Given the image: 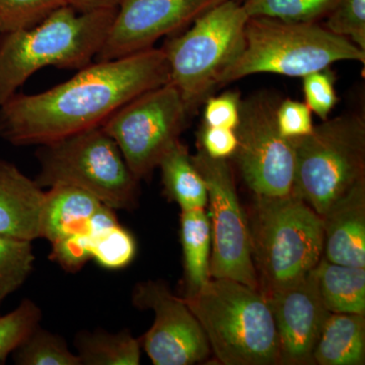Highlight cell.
<instances>
[{
	"mask_svg": "<svg viewBox=\"0 0 365 365\" xmlns=\"http://www.w3.org/2000/svg\"><path fill=\"white\" fill-rule=\"evenodd\" d=\"M248 222L264 295L302 279L323 257L322 216L294 192L276 198L256 197Z\"/></svg>",
	"mask_w": 365,
	"mask_h": 365,
	"instance_id": "5b68a950",
	"label": "cell"
},
{
	"mask_svg": "<svg viewBox=\"0 0 365 365\" xmlns=\"http://www.w3.org/2000/svg\"><path fill=\"white\" fill-rule=\"evenodd\" d=\"M165 195L181 210L204 208L208 203L207 188L202 175L192 160L188 148L177 140L158 163Z\"/></svg>",
	"mask_w": 365,
	"mask_h": 365,
	"instance_id": "d6986e66",
	"label": "cell"
},
{
	"mask_svg": "<svg viewBox=\"0 0 365 365\" xmlns=\"http://www.w3.org/2000/svg\"><path fill=\"white\" fill-rule=\"evenodd\" d=\"M306 104L323 121L337 105L339 98L335 90V76L330 69L312 72L302 78Z\"/></svg>",
	"mask_w": 365,
	"mask_h": 365,
	"instance_id": "f546056e",
	"label": "cell"
},
{
	"mask_svg": "<svg viewBox=\"0 0 365 365\" xmlns=\"http://www.w3.org/2000/svg\"><path fill=\"white\" fill-rule=\"evenodd\" d=\"M132 304L155 313L153 325L140 338L153 364L191 365L207 359L211 349L202 327L185 299L175 297L165 282H139Z\"/></svg>",
	"mask_w": 365,
	"mask_h": 365,
	"instance_id": "7c38bea8",
	"label": "cell"
},
{
	"mask_svg": "<svg viewBox=\"0 0 365 365\" xmlns=\"http://www.w3.org/2000/svg\"><path fill=\"white\" fill-rule=\"evenodd\" d=\"M45 191L14 163L0 160V235L32 242L39 239Z\"/></svg>",
	"mask_w": 365,
	"mask_h": 365,
	"instance_id": "2e32d148",
	"label": "cell"
},
{
	"mask_svg": "<svg viewBox=\"0 0 365 365\" xmlns=\"http://www.w3.org/2000/svg\"><path fill=\"white\" fill-rule=\"evenodd\" d=\"M292 141L294 193L319 215L365 177V122L359 115L327 119L309 135Z\"/></svg>",
	"mask_w": 365,
	"mask_h": 365,
	"instance_id": "52a82bcc",
	"label": "cell"
},
{
	"mask_svg": "<svg viewBox=\"0 0 365 365\" xmlns=\"http://www.w3.org/2000/svg\"><path fill=\"white\" fill-rule=\"evenodd\" d=\"M136 254L133 235L120 223L93 242V259L101 267L119 270L128 266Z\"/></svg>",
	"mask_w": 365,
	"mask_h": 365,
	"instance_id": "83f0119b",
	"label": "cell"
},
{
	"mask_svg": "<svg viewBox=\"0 0 365 365\" xmlns=\"http://www.w3.org/2000/svg\"><path fill=\"white\" fill-rule=\"evenodd\" d=\"M191 158L207 188L212 241L210 278L232 279L260 290L248 217L240 203L227 160L208 157L202 150Z\"/></svg>",
	"mask_w": 365,
	"mask_h": 365,
	"instance_id": "8fae6325",
	"label": "cell"
},
{
	"mask_svg": "<svg viewBox=\"0 0 365 365\" xmlns=\"http://www.w3.org/2000/svg\"><path fill=\"white\" fill-rule=\"evenodd\" d=\"M74 344L81 365L140 364V338H134L129 330L117 334L83 331L76 335Z\"/></svg>",
	"mask_w": 365,
	"mask_h": 365,
	"instance_id": "7402d4cb",
	"label": "cell"
},
{
	"mask_svg": "<svg viewBox=\"0 0 365 365\" xmlns=\"http://www.w3.org/2000/svg\"><path fill=\"white\" fill-rule=\"evenodd\" d=\"M340 0H246L250 18L266 16L289 23H316L328 16Z\"/></svg>",
	"mask_w": 365,
	"mask_h": 365,
	"instance_id": "603a6c76",
	"label": "cell"
},
{
	"mask_svg": "<svg viewBox=\"0 0 365 365\" xmlns=\"http://www.w3.org/2000/svg\"><path fill=\"white\" fill-rule=\"evenodd\" d=\"M40 307L31 299H24L11 313L0 316V364L39 326Z\"/></svg>",
	"mask_w": 365,
	"mask_h": 365,
	"instance_id": "4316f807",
	"label": "cell"
},
{
	"mask_svg": "<svg viewBox=\"0 0 365 365\" xmlns=\"http://www.w3.org/2000/svg\"><path fill=\"white\" fill-rule=\"evenodd\" d=\"M225 0H122L96 59L107 61L153 47Z\"/></svg>",
	"mask_w": 365,
	"mask_h": 365,
	"instance_id": "4fadbf2b",
	"label": "cell"
},
{
	"mask_svg": "<svg viewBox=\"0 0 365 365\" xmlns=\"http://www.w3.org/2000/svg\"><path fill=\"white\" fill-rule=\"evenodd\" d=\"M170 81L165 53L153 47L88 64L43 93H14L0 106V138L16 146L54 143L102 126L127 103Z\"/></svg>",
	"mask_w": 365,
	"mask_h": 365,
	"instance_id": "6da1fadb",
	"label": "cell"
},
{
	"mask_svg": "<svg viewBox=\"0 0 365 365\" xmlns=\"http://www.w3.org/2000/svg\"><path fill=\"white\" fill-rule=\"evenodd\" d=\"M249 18L242 4L225 0L163 48L170 83L180 91L190 113L218 86L220 74L241 51Z\"/></svg>",
	"mask_w": 365,
	"mask_h": 365,
	"instance_id": "ba28073f",
	"label": "cell"
},
{
	"mask_svg": "<svg viewBox=\"0 0 365 365\" xmlns=\"http://www.w3.org/2000/svg\"><path fill=\"white\" fill-rule=\"evenodd\" d=\"M323 257L332 263L365 267V177L322 215Z\"/></svg>",
	"mask_w": 365,
	"mask_h": 365,
	"instance_id": "9a60e30c",
	"label": "cell"
},
{
	"mask_svg": "<svg viewBox=\"0 0 365 365\" xmlns=\"http://www.w3.org/2000/svg\"><path fill=\"white\" fill-rule=\"evenodd\" d=\"M280 101L270 91L244 98L240 108L235 158L242 179L256 197L276 198L294 192V143L278 130Z\"/></svg>",
	"mask_w": 365,
	"mask_h": 365,
	"instance_id": "30bf717a",
	"label": "cell"
},
{
	"mask_svg": "<svg viewBox=\"0 0 365 365\" xmlns=\"http://www.w3.org/2000/svg\"><path fill=\"white\" fill-rule=\"evenodd\" d=\"M67 6L78 13H90L101 9H117L122 0H66Z\"/></svg>",
	"mask_w": 365,
	"mask_h": 365,
	"instance_id": "e575fe53",
	"label": "cell"
},
{
	"mask_svg": "<svg viewBox=\"0 0 365 365\" xmlns=\"http://www.w3.org/2000/svg\"><path fill=\"white\" fill-rule=\"evenodd\" d=\"M93 240L88 230L52 242L50 258L67 271L76 273L93 259Z\"/></svg>",
	"mask_w": 365,
	"mask_h": 365,
	"instance_id": "4dcf8cb0",
	"label": "cell"
},
{
	"mask_svg": "<svg viewBox=\"0 0 365 365\" xmlns=\"http://www.w3.org/2000/svg\"><path fill=\"white\" fill-rule=\"evenodd\" d=\"M325 28L365 51V0H340L328 14Z\"/></svg>",
	"mask_w": 365,
	"mask_h": 365,
	"instance_id": "f1b7e54d",
	"label": "cell"
},
{
	"mask_svg": "<svg viewBox=\"0 0 365 365\" xmlns=\"http://www.w3.org/2000/svg\"><path fill=\"white\" fill-rule=\"evenodd\" d=\"M66 6V0H0V35L32 28Z\"/></svg>",
	"mask_w": 365,
	"mask_h": 365,
	"instance_id": "484cf974",
	"label": "cell"
},
{
	"mask_svg": "<svg viewBox=\"0 0 365 365\" xmlns=\"http://www.w3.org/2000/svg\"><path fill=\"white\" fill-rule=\"evenodd\" d=\"M37 157L36 182L41 188L71 185L115 210H132L137 205L139 181L102 126L41 145Z\"/></svg>",
	"mask_w": 365,
	"mask_h": 365,
	"instance_id": "8992f818",
	"label": "cell"
},
{
	"mask_svg": "<svg viewBox=\"0 0 365 365\" xmlns=\"http://www.w3.org/2000/svg\"><path fill=\"white\" fill-rule=\"evenodd\" d=\"M117 9L78 13L66 6L32 28L0 35V106L47 66L81 69L102 49Z\"/></svg>",
	"mask_w": 365,
	"mask_h": 365,
	"instance_id": "7a4b0ae2",
	"label": "cell"
},
{
	"mask_svg": "<svg viewBox=\"0 0 365 365\" xmlns=\"http://www.w3.org/2000/svg\"><path fill=\"white\" fill-rule=\"evenodd\" d=\"M190 113L173 83L146 91L102 124L138 181L150 176L186 127Z\"/></svg>",
	"mask_w": 365,
	"mask_h": 365,
	"instance_id": "9c48e42d",
	"label": "cell"
},
{
	"mask_svg": "<svg viewBox=\"0 0 365 365\" xmlns=\"http://www.w3.org/2000/svg\"><path fill=\"white\" fill-rule=\"evenodd\" d=\"M200 150L208 157L227 160L235 155L237 146V134L232 129L206 126L203 124L199 133Z\"/></svg>",
	"mask_w": 365,
	"mask_h": 365,
	"instance_id": "836d02e7",
	"label": "cell"
},
{
	"mask_svg": "<svg viewBox=\"0 0 365 365\" xmlns=\"http://www.w3.org/2000/svg\"><path fill=\"white\" fill-rule=\"evenodd\" d=\"M278 130L284 138L297 139L311 134L314 125L312 111L306 103L287 98L276 110Z\"/></svg>",
	"mask_w": 365,
	"mask_h": 365,
	"instance_id": "1f68e13d",
	"label": "cell"
},
{
	"mask_svg": "<svg viewBox=\"0 0 365 365\" xmlns=\"http://www.w3.org/2000/svg\"><path fill=\"white\" fill-rule=\"evenodd\" d=\"M314 364L364 365L365 314L330 313L313 353Z\"/></svg>",
	"mask_w": 365,
	"mask_h": 365,
	"instance_id": "ac0fdd59",
	"label": "cell"
},
{
	"mask_svg": "<svg viewBox=\"0 0 365 365\" xmlns=\"http://www.w3.org/2000/svg\"><path fill=\"white\" fill-rule=\"evenodd\" d=\"M19 365H81L63 338L38 326L13 352Z\"/></svg>",
	"mask_w": 365,
	"mask_h": 365,
	"instance_id": "cb8c5ba5",
	"label": "cell"
},
{
	"mask_svg": "<svg viewBox=\"0 0 365 365\" xmlns=\"http://www.w3.org/2000/svg\"><path fill=\"white\" fill-rule=\"evenodd\" d=\"M31 242L0 235V304L32 273L36 258Z\"/></svg>",
	"mask_w": 365,
	"mask_h": 365,
	"instance_id": "d4e9b609",
	"label": "cell"
},
{
	"mask_svg": "<svg viewBox=\"0 0 365 365\" xmlns=\"http://www.w3.org/2000/svg\"><path fill=\"white\" fill-rule=\"evenodd\" d=\"M277 334L279 364H314L313 353L330 312L314 268L294 284L265 295Z\"/></svg>",
	"mask_w": 365,
	"mask_h": 365,
	"instance_id": "5bb4252c",
	"label": "cell"
},
{
	"mask_svg": "<svg viewBox=\"0 0 365 365\" xmlns=\"http://www.w3.org/2000/svg\"><path fill=\"white\" fill-rule=\"evenodd\" d=\"M344 60L364 63L365 51L317 23L254 16L245 26L241 51L220 74L218 86L256 73L304 78Z\"/></svg>",
	"mask_w": 365,
	"mask_h": 365,
	"instance_id": "277c9868",
	"label": "cell"
},
{
	"mask_svg": "<svg viewBox=\"0 0 365 365\" xmlns=\"http://www.w3.org/2000/svg\"><path fill=\"white\" fill-rule=\"evenodd\" d=\"M181 242L184 255L186 297L194 294L210 280L211 227L204 208L181 212Z\"/></svg>",
	"mask_w": 365,
	"mask_h": 365,
	"instance_id": "44dd1931",
	"label": "cell"
},
{
	"mask_svg": "<svg viewBox=\"0 0 365 365\" xmlns=\"http://www.w3.org/2000/svg\"><path fill=\"white\" fill-rule=\"evenodd\" d=\"M314 273L330 313L365 314V267L332 263L322 257Z\"/></svg>",
	"mask_w": 365,
	"mask_h": 365,
	"instance_id": "ffe728a7",
	"label": "cell"
},
{
	"mask_svg": "<svg viewBox=\"0 0 365 365\" xmlns=\"http://www.w3.org/2000/svg\"><path fill=\"white\" fill-rule=\"evenodd\" d=\"M95 196L71 185H57L45 192L41 213V237L58 241L88 230L91 215L102 205Z\"/></svg>",
	"mask_w": 365,
	"mask_h": 365,
	"instance_id": "e0dca14e",
	"label": "cell"
},
{
	"mask_svg": "<svg viewBox=\"0 0 365 365\" xmlns=\"http://www.w3.org/2000/svg\"><path fill=\"white\" fill-rule=\"evenodd\" d=\"M182 299L220 364H279L272 312L260 290L232 279L210 278L195 294Z\"/></svg>",
	"mask_w": 365,
	"mask_h": 365,
	"instance_id": "3957f363",
	"label": "cell"
},
{
	"mask_svg": "<svg viewBox=\"0 0 365 365\" xmlns=\"http://www.w3.org/2000/svg\"><path fill=\"white\" fill-rule=\"evenodd\" d=\"M241 102V95L237 91H227L217 97L206 98L204 125L235 130L239 124Z\"/></svg>",
	"mask_w": 365,
	"mask_h": 365,
	"instance_id": "d6a6232c",
	"label": "cell"
}]
</instances>
